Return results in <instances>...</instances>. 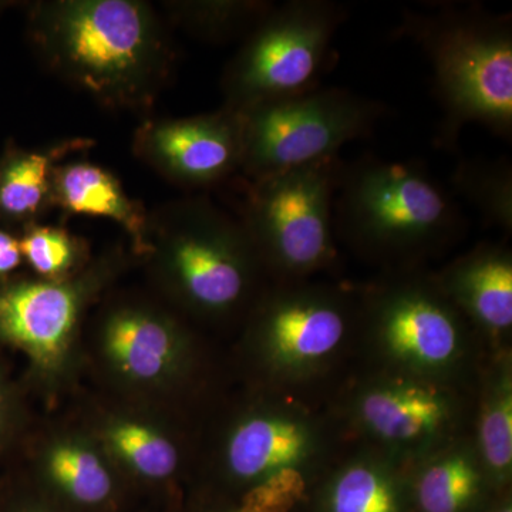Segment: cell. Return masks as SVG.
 Wrapping results in <instances>:
<instances>
[{"label": "cell", "mask_w": 512, "mask_h": 512, "mask_svg": "<svg viewBox=\"0 0 512 512\" xmlns=\"http://www.w3.org/2000/svg\"><path fill=\"white\" fill-rule=\"evenodd\" d=\"M22 258L19 238L10 234L8 229L0 227V278L15 271Z\"/></svg>", "instance_id": "27"}, {"label": "cell", "mask_w": 512, "mask_h": 512, "mask_svg": "<svg viewBox=\"0 0 512 512\" xmlns=\"http://www.w3.org/2000/svg\"><path fill=\"white\" fill-rule=\"evenodd\" d=\"M30 33L57 73L113 106L150 101L170 67V50L153 10L134 0L39 5Z\"/></svg>", "instance_id": "1"}, {"label": "cell", "mask_w": 512, "mask_h": 512, "mask_svg": "<svg viewBox=\"0 0 512 512\" xmlns=\"http://www.w3.org/2000/svg\"><path fill=\"white\" fill-rule=\"evenodd\" d=\"M305 488L299 468H284L259 480L245 494L238 512H289L302 500Z\"/></svg>", "instance_id": "26"}, {"label": "cell", "mask_w": 512, "mask_h": 512, "mask_svg": "<svg viewBox=\"0 0 512 512\" xmlns=\"http://www.w3.org/2000/svg\"><path fill=\"white\" fill-rule=\"evenodd\" d=\"M82 282H18L0 288V336L40 366L62 359L86 301Z\"/></svg>", "instance_id": "11"}, {"label": "cell", "mask_w": 512, "mask_h": 512, "mask_svg": "<svg viewBox=\"0 0 512 512\" xmlns=\"http://www.w3.org/2000/svg\"><path fill=\"white\" fill-rule=\"evenodd\" d=\"M350 323L352 309L338 292L289 284L266 299L258 330L276 367L302 372L342 345Z\"/></svg>", "instance_id": "10"}, {"label": "cell", "mask_w": 512, "mask_h": 512, "mask_svg": "<svg viewBox=\"0 0 512 512\" xmlns=\"http://www.w3.org/2000/svg\"><path fill=\"white\" fill-rule=\"evenodd\" d=\"M439 282L458 312L488 332L512 326V256L505 247L481 245L448 266Z\"/></svg>", "instance_id": "12"}, {"label": "cell", "mask_w": 512, "mask_h": 512, "mask_svg": "<svg viewBox=\"0 0 512 512\" xmlns=\"http://www.w3.org/2000/svg\"><path fill=\"white\" fill-rule=\"evenodd\" d=\"M274 8L271 2H194L181 6L180 16L198 35L225 40L248 37Z\"/></svg>", "instance_id": "23"}, {"label": "cell", "mask_w": 512, "mask_h": 512, "mask_svg": "<svg viewBox=\"0 0 512 512\" xmlns=\"http://www.w3.org/2000/svg\"><path fill=\"white\" fill-rule=\"evenodd\" d=\"M453 195L463 198L485 224L512 234V164L508 158H464L451 175Z\"/></svg>", "instance_id": "18"}, {"label": "cell", "mask_w": 512, "mask_h": 512, "mask_svg": "<svg viewBox=\"0 0 512 512\" xmlns=\"http://www.w3.org/2000/svg\"><path fill=\"white\" fill-rule=\"evenodd\" d=\"M329 505L330 512H399L393 481L370 463L352 464L340 473Z\"/></svg>", "instance_id": "22"}, {"label": "cell", "mask_w": 512, "mask_h": 512, "mask_svg": "<svg viewBox=\"0 0 512 512\" xmlns=\"http://www.w3.org/2000/svg\"><path fill=\"white\" fill-rule=\"evenodd\" d=\"M383 114L382 104L339 87L254 107L241 113V170L259 180L336 157L346 144L369 136Z\"/></svg>", "instance_id": "6"}, {"label": "cell", "mask_w": 512, "mask_h": 512, "mask_svg": "<svg viewBox=\"0 0 512 512\" xmlns=\"http://www.w3.org/2000/svg\"><path fill=\"white\" fill-rule=\"evenodd\" d=\"M339 156L271 177L248 180L241 222L261 261L289 281L336 258L335 197Z\"/></svg>", "instance_id": "4"}, {"label": "cell", "mask_w": 512, "mask_h": 512, "mask_svg": "<svg viewBox=\"0 0 512 512\" xmlns=\"http://www.w3.org/2000/svg\"><path fill=\"white\" fill-rule=\"evenodd\" d=\"M359 417L366 429L389 443L426 440L448 419L443 394L427 384L383 383L363 394Z\"/></svg>", "instance_id": "14"}, {"label": "cell", "mask_w": 512, "mask_h": 512, "mask_svg": "<svg viewBox=\"0 0 512 512\" xmlns=\"http://www.w3.org/2000/svg\"><path fill=\"white\" fill-rule=\"evenodd\" d=\"M500 512H512L510 505H505Z\"/></svg>", "instance_id": "29"}, {"label": "cell", "mask_w": 512, "mask_h": 512, "mask_svg": "<svg viewBox=\"0 0 512 512\" xmlns=\"http://www.w3.org/2000/svg\"><path fill=\"white\" fill-rule=\"evenodd\" d=\"M313 451L308 424L291 416L266 414L242 421L229 437L227 463L242 480H262L284 468H299Z\"/></svg>", "instance_id": "13"}, {"label": "cell", "mask_w": 512, "mask_h": 512, "mask_svg": "<svg viewBox=\"0 0 512 512\" xmlns=\"http://www.w3.org/2000/svg\"><path fill=\"white\" fill-rule=\"evenodd\" d=\"M109 443L114 453L140 476L163 480L177 468V448L163 434L144 424H114L109 431Z\"/></svg>", "instance_id": "21"}, {"label": "cell", "mask_w": 512, "mask_h": 512, "mask_svg": "<svg viewBox=\"0 0 512 512\" xmlns=\"http://www.w3.org/2000/svg\"><path fill=\"white\" fill-rule=\"evenodd\" d=\"M87 144L69 140L45 150L6 148L0 157V227L35 220L52 200L53 174L59 161Z\"/></svg>", "instance_id": "17"}, {"label": "cell", "mask_w": 512, "mask_h": 512, "mask_svg": "<svg viewBox=\"0 0 512 512\" xmlns=\"http://www.w3.org/2000/svg\"><path fill=\"white\" fill-rule=\"evenodd\" d=\"M377 342L404 366L437 370L456 359L463 342L460 312L437 279L406 278L367 299Z\"/></svg>", "instance_id": "8"}, {"label": "cell", "mask_w": 512, "mask_h": 512, "mask_svg": "<svg viewBox=\"0 0 512 512\" xmlns=\"http://www.w3.org/2000/svg\"><path fill=\"white\" fill-rule=\"evenodd\" d=\"M137 147L144 160L175 183L207 187L242 167V116L224 107L202 116L154 121L138 131Z\"/></svg>", "instance_id": "9"}, {"label": "cell", "mask_w": 512, "mask_h": 512, "mask_svg": "<svg viewBox=\"0 0 512 512\" xmlns=\"http://www.w3.org/2000/svg\"><path fill=\"white\" fill-rule=\"evenodd\" d=\"M480 490V473L473 457L451 453L433 461L421 473L417 498L423 512H463Z\"/></svg>", "instance_id": "19"}, {"label": "cell", "mask_w": 512, "mask_h": 512, "mask_svg": "<svg viewBox=\"0 0 512 512\" xmlns=\"http://www.w3.org/2000/svg\"><path fill=\"white\" fill-rule=\"evenodd\" d=\"M397 32L423 50L433 69L439 147L457 146L468 124L511 140V15L446 3L429 12L406 10Z\"/></svg>", "instance_id": "2"}, {"label": "cell", "mask_w": 512, "mask_h": 512, "mask_svg": "<svg viewBox=\"0 0 512 512\" xmlns=\"http://www.w3.org/2000/svg\"><path fill=\"white\" fill-rule=\"evenodd\" d=\"M52 200L72 214L116 222L130 234L138 251H150L146 212L128 198L119 180L99 165L72 163L57 167L53 174Z\"/></svg>", "instance_id": "15"}, {"label": "cell", "mask_w": 512, "mask_h": 512, "mask_svg": "<svg viewBox=\"0 0 512 512\" xmlns=\"http://www.w3.org/2000/svg\"><path fill=\"white\" fill-rule=\"evenodd\" d=\"M10 5H12V3L2 2V0H0V13H2L6 8H9Z\"/></svg>", "instance_id": "28"}, {"label": "cell", "mask_w": 512, "mask_h": 512, "mask_svg": "<svg viewBox=\"0 0 512 512\" xmlns=\"http://www.w3.org/2000/svg\"><path fill=\"white\" fill-rule=\"evenodd\" d=\"M19 245L23 258L37 274L53 281L70 271L79 254L72 235L53 227L28 225Z\"/></svg>", "instance_id": "25"}, {"label": "cell", "mask_w": 512, "mask_h": 512, "mask_svg": "<svg viewBox=\"0 0 512 512\" xmlns=\"http://www.w3.org/2000/svg\"><path fill=\"white\" fill-rule=\"evenodd\" d=\"M164 224L168 274L192 306L220 313L244 301L261 258L241 220L198 198L175 205Z\"/></svg>", "instance_id": "7"}, {"label": "cell", "mask_w": 512, "mask_h": 512, "mask_svg": "<svg viewBox=\"0 0 512 512\" xmlns=\"http://www.w3.org/2000/svg\"><path fill=\"white\" fill-rule=\"evenodd\" d=\"M333 215L352 247L386 258L439 249L466 225L454 195L423 164L372 156L343 164Z\"/></svg>", "instance_id": "3"}, {"label": "cell", "mask_w": 512, "mask_h": 512, "mask_svg": "<svg viewBox=\"0 0 512 512\" xmlns=\"http://www.w3.org/2000/svg\"><path fill=\"white\" fill-rule=\"evenodd\" d=\"M345 19V8L330 0L275 6L229 64L224 107L244 113L318 89Z\"/></svg>", "instance_id": "5"}, {"label": "cell", "mask_w": 512, "mask_h": 512, "mask_svg": "<svg viewBox=\"0 0 512 512\" xmlns=\"http://www.w3.org/2000/svg\"><path fill=\"white\" fill-rule=\"evenodd\" d=\"M480 448L485 466L497 477L511 473L512 390L510 376L504 375L485 400L480 420Z\"/></svg>", "instance_id": "24"}, {"label": "cell", "mask_w": 512, "mask_h": 512, "mask_svg": "<svg viewBox=\"0 0 512 512\" xmlns=\"http://www.w3.org/2000/svg\"><path fill=\"white\" fill-rule=\"evenodd\" d=\"M47 471L70 500L99 505L110 497L113 480L101 458L79 443H60L50 450Z\"/></svg>", "instance_id": "20"}, {"label": "cell", "mask_w": 512, "mask_h": 512, "mask_svg": "<svg viewBox=\"0 0 512 512\" xmlns=\"http://www.w3.org/2000/svg\"><path fill=\"white\" fill-rule=\"evenodd\" d=\"M104 350L123 375L140 382L161 379L178 357L173 326L150 312L124 309L107 320Z\"/></svg>", "instance_id": "16"}]
</instances>
